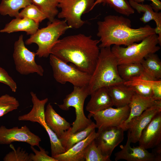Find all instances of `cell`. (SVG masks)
<instances>
[{
	"instance_id": "1",
	"label": "cell",
	"mask_w": 161,
	"mask_h": 161,
	"mask_svg": "<svg viewBox=\"0 0 161 161\" xmlns=\"http://www.w3.org/2000/svg\"><path fill=\"white\" fill-rule=\"evenodd\" d=\"M100 42L99 40L93 39L91 36L82 33L68 35L55 43L50 54L91 75L100 53Z\"/></svg>"
},
{
	"instance_id": "2",
	"label": "cell",
	"mask_w": 161,
	"mask_h": 161,
	"mask_svg": "<svg viewBox=\"0 0 161 161\" xmlns=\"http://www.w3.org/2000/svg\"><path fill=\"white\" fill-rule=\"evenodd\" d=\"M97 25V35L100 38V48L112 45L127 46L156 34L155 28L149 25L132 28L130 20L123 16H106L103 20L98 21Z\"/></svg>"
},
{
	"instance_id": "3",
	"label": "cell",
	"mask_w": 161,
	"mask_h": 161,
	"mask_svg": "<svg viewBox=\"0 0 161 161\" xmlns=\"http://www.w3.org/2000/svg\"><path fill=\"white\" fill-rule=\"evenodd\" d=\"M118 65L110 47L100 48L97 63L87 85L89 95L101 87L123 83L118 73Z\"/></svg>"
},
{
	"instance_id": "4",
	"label": "cell",
	"mask_w": 161,
	"mask_h": 161,
	"mask_svg": "<svg viewBox=\"0 0 161 161\" xmlns=\"http://www.w3.org/2000/svg\"><path fill=\"white\" fill-rule=\"evenodd\" d=\"M72 28L64 20L55 18L49 22L47 26L38 29L36 32L27 39L26 45L35 43L38 47L36 54L39 58H47L50 54L51 49L68 29Z\"/></svg>"
},
{
	"instance_id": "5",
	"label": "cell",
	"mask_w": 161,
	"mask_h": 161,
	"mask_svg": "<svg viewBox=\"0 0 161 161\" xmlns=\"http://www.w3.org/2000/svg\"><path fill=\"white\" fill-rule=\"evenodd\" d=\"M158 35L155 34L143 39L123 47L114 45L111 51L116 57L118 64L129 63H140L148 55L155 53L160 49Z\"/></svg>"
},
{
	"instance_id": "6",
	"label": "cell",
	"mask_w": 161,
	"mask_h": 161,
	"mask_svg": "<svg viewBox=\"0 0 161 161\" xmlns=\"http://www.w3.org/2000/svg\"><path fill=\"white\" fill-rule=\"evenodd\" d=\"M89 95L88 86H74L73 90L67 95L63 100L62 104H58L60 108L67 111L70 107L75 109L76 118L71 124L72 126L68 129L71 133L81 131L90 125L92 121L91 119L87 118L84 111L85 100Z\"/></svg>"
},
{
	"instance_id": "7",
	"label": "cell",
	"mask_w": 161,
	"mask_h": 161,
	"mask_svg": "<svg viewBox=\"0 0 161 161\" xmlns=\"http://www.w3.org/2000/svg\"><path fill=\"white\" fill-rule=\"evenodd\" d=\"M49 57L53 76L57 82L62 84L69 82L74 86L88 85L91 75L80 70L72 64H68L52 54Z\"/></svg>"
},
{
	"instance_id": "8",
	"label": "cell",
	"mask_w": 161,
	"mask_h": 161,
	"mask_svg": "<svg viewBox=\"0 0 161 161\" xmlns=\"http://www.w3.org/2000/svg\"><path fill=\"white\" fill-rule=\"evenodd\" d=\"M95 0H60L58 7L61 10L57 16L64 19L71 28L78 29L82 27L86 21L82 16L89 12L94 7Z\"/></svg>"
},
{
	"instance_id": "9",
	"label": "cell",
	"mask_w": 161,
	"mask_h": 161,
	"mask_svg": "<svg viewBox=\"0 0 161 161\" xmlns=\"http://www.w3.org/2000/svg\"><path fill=\"white\" fill-rule=\"evenodd\" d=\"M36 52L29 50L25 46L23 35H20L14 44L13 58L16 70L20 74L28 75L36 73L43 76L44 70L35 61Z\"/></svg>"
},
{
	"instance_id": "10",
	"label": "cell",
	"mask_w": 161,
	"mask_h": 161,
	"mask_svg": "<svg viewBox=\"0 0 161 161\" xmlns=\"http://www.w3.org/2000/svg\"><path fill=\"white\" fill-rule=\"evenodd\" d=\"M130 112L129 105L114 108L109 107L104 110L89 112L88 118L92 117L96 121L98 129L111 126L121 127L128 118Z\"/></svg>"
},
{
	"instance_id": "11",
	"label": "cell",
	"mask_w": 161,
	"mask_h": 161,
	"mask_svg": "<svg viewBox=\"0 0 161 161\" xmlns=\"http://www.w3.org/2000/svg\"><path fill=\"white\" fill-rule=\"evenodd\" d=\"M124 130L121 127L111 126L98 129L95 141L104 156L110 157L114 148L123 140Z\"/></svg>"
},
{
	"instance_id": "12",
	"label": "cell",
	"mask_w": 161,
	"mask_h": 161,
	"mask_svg": "<svg viewBox=\"0 0 161 161\" xmlns=\"http://www.w3.org/2000/svg\"><path fill=\"white\" fill-rule=\"evenodd\" d=\"M41 138L32 133L26 125L19 128L15 127L8 129L5 126H0V144L7 145L14 142L26 143L30 146L39 147Z\"/></svg>"
},
{
	"instance_id": "13",
	"label": "cell",
	"mask_w": 161,
	"mask_h": 161,
	"mask_svg": "<svg viewBox=\"0 0 161 161\" xmlns=\"http://www.w3.org/2000/svg\"><path fill=\"white\" fill-rule=\"evenodd\" d=\"M161 112V100L144 111L140 115L132 120L126 127L131 142H138L141 132L156 114Z\"/></svg>"
},
{
	"instance_id": "14",
	"label": "cell",
	"mask_w": 161,
	"mask_h": 161,
	"mask_svg": "<svg viewBox=\"0 0 161 161\" xmlns=\"http://www.w3.org/2000/svg\"><path fill=\"white\" fill-rule=\"evenodd\" d=\"M139 145L146 149L161 144V112L154 116L142 131Z\"/></svg>"
},
{
	"instance_id": "15",
	"label": "cell",
	"mask_w": 161,
	"mask_h": 161,
	"mask_svg": "<svg viewBox=\"0 0 161 161\" xmlns=\"http://www.w3.org/2000/svg\"><path fill=\"white\" fill-rule=\"evenodd\" d=\"M129 137L126 144L121 145V150L114 154L115 160L117 161L124 160L127 161H157L155 155L150 153L146 149L139 145L131 147Z\"/></svg>"
},
{
	"instance_id": "16",
	"label": "cell",
	"mask_w": 161,
	"mask_h": 161,
	"mask_svg": "<svg viewBox=\"0 0 161 161\" xmlns=\"http://www.w3.org/2000/svg\"><path fill=\"white\" fill-rule=\"evenodd\" d=\"M95 129L85 138L75 144L65 153L58 154L53 157L58 161H85L84 155L86 148L95 139L97 135Z\"/></svg>"
},
{
	"instance_id": "17",
	"label": "cell",
	"mask_w": 161,
	"mask_h": 161,
	"mask_svg": "<svg viewBox=\"0 0 161 161\" xmlns=\"http://www.w3.org/2000/svg\"><path fill=\"white\" fill-rule=\"evenodd\" d=\"M90 95L91 98L86 107V111L89 112L100 111L113 106L108 87L99 88Z\"/></svg>"
},
{
	"instance_id": "18",
	"label": "cell",
	"mask_w": 161,
	"mask_h": 161,
	"mask_svg": "<svg viewBox=\"0 0 161 161\" xmlns=\"http://www.w3.org/2000/svg\"><path fill=\"white\" fill-rule=\"evenodd\" d=\"M158 100L152 97H143L135 93L129 105L130 107L129 117L121 127L125 131L126 127L132 120L140 115L146 109L155 104Z\"/></svg>"
},
{
	"instance_id": "19",
	"label": "cell",
	"mask_w": 161,
	"mask_h": 161,
	"mask_svg": "<svg viewBox=\"0 0 161 161\" xmlns=\"http://www.w3.org/2000/svg\"><path fill=\"white\" fill-rule=\"evenodd\" d=\"M129 2L131 7L139 13H143L140 20L144 24L151 20L154 21L156 24L155 28L156 34L158 36L159 44L161 45V13L154 11L150 4L137 3L131 0Z\"/></svg>"
},
{
	"instance_id": "20",
	"label": "cell",
	"mask_w": 161,
	"mask_h": 161,
	"mask_svg": "<svg viewBox=\"0 0 161 161\" xmlns=\"http://www.w3.org/2000/svg\"><path fill=\"white\" fill-rule=\"evenodd\" d=\"M44 116L47 125L55 133L58 138L71 127L69 122L55 111L50 103H48L47 106Z\"/></svg>"
},
{
	"instance_id": "21",
	"label": "cell",
	"mask_w": 161,
	"mask_h": 161,
	"mask_svg": "<svg viewBox=\"0 0 161 161\" xmlns=\"http://www.w3.org/2000/svg\"><path fill=\"white\" fill-rule=\"evenodd\" d=\"M33 107L31 111L27 114L19 116V121H28L37 122L42 126L45 123L44 116V107L48 100V98L39 99L36 94L33 92L30 93Z\"/></svg>"
},
{
	"instance_id": "22",
	"label": "cell",
	"mask_w": 161,
	"mask_h": 161,
	"mask_svg": "<svg viewBox=\"0 0 161 161\" xmlns=\"http://www.w3.org/2000/svg\"><path fill=\"white\" fill-rule=\"evenodd\" d=\"M113 106L120 107L129 104L135 92L123 83L108 87Z\"/></svg>"
},
{
	"instance_id": "23",
	"label": "cell",
	"mask_w": 161,
	"mask_h": 161,
	"mask_svg": "<svg viewBox=\"0 0 161 161\" xmlns=\"http://www.w3.org/2000/svg\"><path fill=\"white\" fill-rule=\"evenodd\" d=\"M39 24L32 20L20 17L15 18L7 24L1 32L10 33L18 31H24L27 35H32L38 29Z\"/></svg>"
},
{
	"instance_id": "24",
	"label": "cell",
	"mask_w": 161,
	"mask_h": 161,
	"mask_svg": "<svg viewBox=\"0 0 161 161\" xmlns=\"http://www.w3.org/2000/svg\"><path fill=\"white\" fill-rule=\"evenodd\" d=\"M143 74L150 80L161 79V61L155 53L150 54L141 62Z\"/></svg>"
},
{
	"instance_id": "25",
	"label": "cell",
	"mask_w": 161,
	"mask_h": 161,
	"mask_svg": "<svg viewBox=\"0 0 161 161\" xmlns=\"http://www.w3.org/2000/svg\"><path fill=\"white\" fill-rule=\"evenodd\" d=\"M96 128L95 123L92 122L90 125L81 131L71 133L68 130H67L59 139L66 151L75 144L85 138Z\"/></svg>"
},
{
	"instance_id": "26",
	"label": "cell",
	"mask_w": 161,
	"mask_h": 161,
	"mask_svg": "<svg viewBox=\"0 0 161 161\" xmlns=\"http://www.w3.org/2000/svg\"><path fill=\"white\" fill-rule=\"evenodd\" d=\"M32 4L31 0H2L0 14L11 17H19V10Z\"/></svg>"
},
{
	"instance_id": "27",
	"label": "cell",
	"mask_w": 161,
	"mask_h": 161,
	"mask_svg": "<svg viewBox=\"0 0 161 161\" xmlns=\"http://www.w3.org/2000/svg\"><path fill=\"white\" fill-rule=\"evenodd\" d=\"M148 80L141 76L134 77L123 83L130 87L136 93L142 96L153 98V92Z\"/></svg>"
},
{
	"instance_id": "28",
	"label": "cell",
	"mask_w": 161,
	"mask_h": 161,
	"mask_svg": "<svg viewBox=\"0 0 161 161\" xmlns=\"http://www.w3.org/2000/svg\"><path fill=\"white\" fill-rule=\"evenodd\" d=\"M119 74L124 81L140 76L143 73L140 63H129L119 64L117 66Z\"/></svg>"
},
{
	"instance_id": "29",
	"label": "cell",
	"mask_w": 161,
	"mask_h": 161,
	"mask_svg": "<svg viewBox=\"0 0 161 161\" xmlns=\"http://www.w3.org/2000/svg\"><path fill=\"white\" fill-rule=\"evenodd\" d=\"M107 5L116 12L129 16L134 13V10L127 0H95L94 7L98 4Z\"/></svg>"
},
{
	"instance_id": "30",
	"label": "cell",
	"mask_w": 161,
	"mask_h": 161,
	"mask_svg": "<svg viewBox=\"0 0 161 161\" xmlns=\"http://www.w3.org/2000/svg\"><path fill=\"white\" fill-rule=\"evenodd\" d=\"M60 0H31L32 4L37 6L46 15L49 22L52 21L59 11L58 5Z\"/></svg>"
},
{
	"instance_id": "31",
	"label": "cell",
	"mask_w": 161,
	"mask_h": 161,
	"mask_svg": "<svg viewBox=\"0 0 161 161\" xmlns=\"http://www.w3.org/2000/svg\"><path fill=\"white\" fill-rule=\"evenodd\" d=\"M19 17L33 20L39 24L47 19L45 14L36 5L32 4L25 7L19 12Z\"/></svg>"
},
{
	"instance_id": "32",
	"label": "cell",
	"mask_w": 161,
	"mask_h": 161,
	"mask_svg": "<svg viewBox=\"0 0 161 161\" xmlns=\"http://www.w3.org/2000/svg\"><path fill=\"white\" fill-rule=\"evenodd\" d=\"M20 105L15 97L6 94L0 96V117L16 110Z\"/></svg>"
},
{
	"instance_id": "33",
	"label": "cell",
	"mask_w": 161,
	"mask_h": 161,
	"mask_svg": "<svg viewBox=\"0 0 161 161\" xmlns=\"http://www.w3.org/2000/svg\"><path fill=\"white\" fill-rule=\"evenodd\" d=\"M86 161H110V157L103 155L96 145L95 140L86 148L84 155Z\"/></svg>"
},
{
	"instance_id": "34",
	"label": "cell",
	"mask_w": 161,
	"mask_h": 161,
	"mask_svg": "<svg viewBox=\"0 0 161 161\" xmlns=\"http://www.w3.org/2000/svg\"><path fill=\"white\" fill-rule=\"evenodd\" d=\"M42 126L46 130L49 136L51 144V156L53 157L65 153L66 151L55 133L47 126L46 123Z\"/></svg>"
},
{
	"instance_id": "35",
	"label": "cell",
	"mask_w": 161,
	"mask_h": 161,
	"mask_svg": "<svg viewBox=\"0 0 161 161\" xmlns=\"http://www.w3.org/2000/svg\"><path fill=\"white\" fill-rule=\"evenodd\" d=\"M10 147L12 151L6 154L3 158L4 161H31L29 154L20 147L15 149L11 144Z\"/></svg>"
},
{
	"instance_id": "36",
	"label": "cell",
	"mask_w": 161,
	"mask_h": 161,
	"mask_svg": "<svg viewBox=\"0 0 161 161\" xmlns=\"http://www.w3.org/2000/svg\"><path fill=\"white\" fill-rule=\"evenodd\" d=\"M30 148L35 153L29 154L31 161H58L52 156H49L48 152L40 146L38 147L40 151L37 150L34 146H30Z\"/></svg>"
},
{
	"instance_id": "37",
	"label": "cell",
	"mask_w": 161,
	"mask_h": 161,
	"mask_svg": "<svg viewBox=\"0 0 161 161\" xmlns=\"http://www.w3.org/2000/svg\"><path fill=\"white\" fill-rule=\"evenodd\" d=\"M0 82L8 86L12 91L15 92L17 89L16 83L4 69L0 67Z\"/></svg>"
},
{
	"instance_id": "38",
	"label": "cell",
	"mask_w": 161,
	"mask_h": 161,
	"mask_svg": "<svg viewBox=\"0 0 161 161\" xmlns=\"http://www.w3.org/2000/svg\"><path fill=\"white\" fill-rule=\"evenodd\" d=\"M153 92V98L155 100H161V80H148Z\"/></svg>"
},
{
	"instance_id": "39",
	"label": "cell",
	"mask_w": 161,
	"mask_h": 161,
	"mask_svg": "<svg viewBox=\"0 0 161 161\" xmlns=\"http://www.w3.org/2000/svg\"><path fill=\"white\" fill-rule=\"evenodd\" d=\"M133 1L137 3H143L145 0L151 1V3L150 5L152 7L154 11L156 12L161 10V2L160 0H130Z\"/></svg>"
},
{
	"instance_id": "40",
	"label": "cell",
	"mask_w": 161,
	"mask_h": 161,
	"mask_svg": "<svg viewBox=\"0 0 161 161\" xmlns=\"http://www.w3.org/2000/svg\"><path fill=\"white\" fill-rule=\"evenodd\" d=\"M152 152L155 155L157 161L161 160V144L153 148Z\"/></svg>"
}]
</instances>
